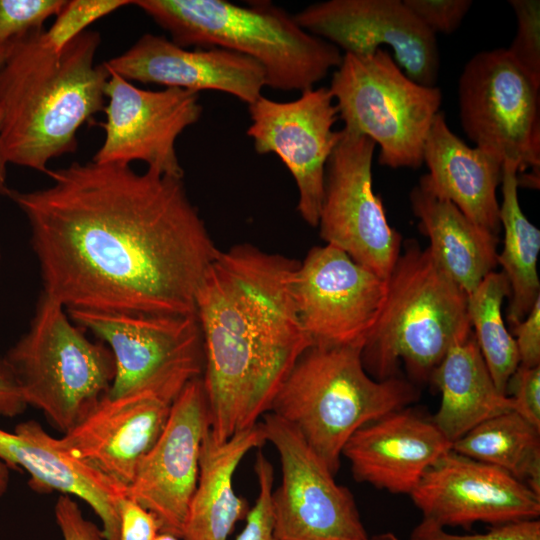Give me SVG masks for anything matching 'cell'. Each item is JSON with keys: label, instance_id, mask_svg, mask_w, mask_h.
<instances>
[{"label": "cell", "instance_id": "1", "mask_svg": "<svg viewBox=\"0 0 540 540\" xmlns=\"http://www.w3.org/2000/svg\"><path fill=\"white\" fill-rule=\"evenodd\" d=\"M47 175L46 188L8 193L28 220L42 293L66 310L196 315L220 250L183 178L93 161Z\"/></svg>", "mask_w": 540, "mask_h": 540}, {"label": "cell", "instance_id": "2", "mask_svg": "<svg viewBox=\"0 0 540 540\" xmlns=\"http://www.w3.org/2000/svg\"><path fill=\"white\" fill-rule=\"evenodd\" d=\"M295 260L253 245L220 251L196 294L210 432L217 442L256 423L312 342L289 291Z\"/></svg>", "mask_w": 540, "mask_h": 540}, {"label": "cell", "instance_id": "3", "mask_svg": "<svg viewBox=\"0 0 540 540\" xmlns=\"http://www.w3.org/2000/svg\"><path fill=\"white\" fill-rule=\"evenodd\" d=\"M43 30L15 41L0 69V147L7 163L47 174L77 150V131L105 107L110 72L95 64L100 34L85 30L61 49Z\"/></svg>", "mask_w": 540, "mask_h": 540}, {"label": "cell", "instance_id": "4", "mask_svg": "<svg viewBox=\"0 0 540 540\" xmlns=\"http://www.w3.org/2000/svg\"><path fill=\"white\" fill-rule=\"evenodd\" d=\"M175 44L222 48L258 62L266 86L281 91L314 88L343 54L332 43L304 30L270 2L247 6L225 0H137Z\"/></svg>", "mask_w": 540, "mask_h": 540}, {"label": "cell", "instance_id": "5", "mask_svg": "<svg viewBox=\"0 0 540 540\" xmlns=\"http://www.w3.org/2000/svg\"><path fill=\"white\" fill-rule=\"evenodd\" d=\"M360 346H316L298 358L270 411L290 424L332 474L348 439L364 425L418 399L415 385L397 377L376 380Z\"/></svg>", "mask_w": 540, "mask_h": 540}, {"label": "cell", "instance_id": "6", "mask_svg": "<svg viewBox=\"0 0 540 540\" xmlns=\"http://www.w3.org/2000/svg\"><path fill=\"white\" fill-rule=\"evenodd\" d=\"M472 333L467 294L436 264L428 249L406 242L388 279L381 315L362 349L376 380L397 377L400 363L429 381L449 349Z\"/></svg>", "mask_w": 540, "mask_h": 540}, {"label": "cell", "instance_id": "7", "mask_svg": "<svg viewBox=\"0 0 540 540\" xmlns=\"http://www.w3.org/2000/svg\"><path fill=\"white\" fill-rule=\"evenodd\" d=\"M66 309L41 294L29 330L4 356L25 403L64 434L107 394L115 376L112 352L92 342Z\"/></svg>", "mask_w": 540, "mask_h": 540}, {"label": "cell", "instance_id": "8", "mask_svg": "<svg viewBox=\"0 0 540 540\" xmlns=\"http://www.w3.org/2000/svg\"><path fill=\"white\" fill-rule=\"evenodd\" d=\"M329 90L343 129L378 144L379 164L418 168L442 93L411 80L382 48L370 55L343 53Z\"/></svg>", "mask_w": 540, "mask_h": 540}, {"label": "cell", "instance_id": "9", "mask_svg": "<svg viewBox=\"0 0 540 540\" xmlns=\"http://www.w3.org/2000/svg\"><path fill=\"white\" fill-rule=\"evenodd\" d=\"M77 326L107 345L115 376L107 395L152 391L174 402L204 369L196 315H160L84 309L66 310Z\"/></svg>", "mask_w": 540, "mask_h": 540}, {"label": "cell", "instance_id": "10", "mask_svg": "<svg viewBox=\"0 0 540 540\" xmlns=\"http://www.w3.org/2000/svg\"><path fill=\"white\" fill-rule=\"evenodd\" d=\"M458 98L462 128L476 147L518 173L531 169L524 181L539 187L540 85L506 49L481 51L464 66Z\"/></svg>", "mask_w": 540, "mask_h": 540}, {"label": "cell", "instance_id": "11", "mask_svg": "<svg viewBox=\"0 0 540 540\" xmlns=\"http://www.w3.org/2000/svg\"><path fill=\"white\" fill-rule=\"evenodd\" d=\"M375 146L367 136L341 130L326 165L317 227L326 244L387 280L401 253L402 238L373 192Z\"/></svg>", "mask_w": 540, "mask_h": 540}, {"label": "cell", "instance_id": "12", "mask_svg": "<svg viewBox=\"0 0 540 540\" xmlns=\"http://www.w3.org/2000/svg\"><path fill=\"white\" fill-rule=\"evenodd\" d=\"M261 423L281 462V484L272 492L276 540H366L352 493L296 429L271 412Z\"/></svg>", "mask_w": 540, "mask_h": 540}, {"label": "cell", "instance_id": "13", "mask_svg": "<svg viewBox=\"0 0 540 540\" xmlns=\"http://www.w3.org/2000/svg\"><path fill=\"white\" fill-rule=\"evenodd\" d=\"M289 291L312 345L363 348L384 307L387 280L326 244L298 263Z\"/></svg>", "mask_w": 540, "mask_h": 540}, {"label": "cell", "instance_id": "14", "mask_svg": "<svg viewBox=\"0 0 540 540\" xmlns=\"http://www.w3.org/2000/svg\"><path fill=\"white\" fill-rule=\"evenodd\" d=\"M248 108L251 124L246 133L255 151L282 160L298 188L300 216L317 227L326 165L341 137V130L333 129L339 117L329 88L307 89L286 102L261 95Z\"/></svg>", "mask_w": 540, "mask_h": 540}, {"label": "cell", "instance_id": "15", "mask_svg": "<svg viewBox=\"0 0 540 540\" xmlns=\"http://www.w3.org/2000/svg\"><path fill=\"white\" fill-rule=\"evenodd\" d=\"M109 72L105 86L108 104L103 109L106 121L99 123L105 139L92 161L129 165L141 160L148 168L183 178L175 143L201 117L199 94L173 87L141 89Z\"/></svg>", "mask_w": 540, "mask_h": 540}, {"label": "cell", "instance_id": "16", "mask_svg": "<svg viewBox=\"0 0 540 540\" xmlns=\"http://www.w3.org/2000/svg\"><path fill=\"white\" fill-rule=\"evenodd\" d=\"M293 16L304 30L344 53L370 55L388 46L411 80L436 86L440 68L436 35L402 0H329Z\"/></svg>", "mask_w": 540, "mask_h": 540}, {"label": "cell", "instance_id": "17", "mask_svg": "<svg viewBox=\"0 0 540 540\" xmlns=\"http://www.w3.org/2000/svg\"><path fill=\"white\" fill-rule=\"evenodd\" d=\"M210 412L202 377L190 381L172 404L167 423L140 461L127 496L154 514L160 532L183 536L199 477Z\"/></svg>", "mask_w": 540, "mask_h": 540}, {"label": "cell", "instance_id": "18", "mask_svg": "<svg viewBox=\"0 0 540 540\" xmlns=\"http://www.w3.org/2000/svg\"><path fill=\"white\" fill-rule=\"evenodd\" d=\"M414 505L442 527L475 523L497 526L539 519L540 495L506 471L452 449L423 475L409 495Z\"/></svg>", "mask_w": 540, "mask_h": 540}, {"label": "cell", "instance_id": "19", "mask_svg": "<svg viewBox=\"0 0 540 540\" xmlns=\"http://www.w3.org/2000/svg\"><path fill=\"white\" fill-rule=\"evenodd\" d=\"M172 404L152 391L118 397L105 394L58 442L69 454L127 489L140 461L160 437Z\"/></svg>", "mask_w": 540, "mask_h": 540}, {"label": "cell", "instance_id": "20", "mask_svg": "<svg viewBox=\"0 0 540 540\" xmlns=\"http://www.w3.org/2000/svg\"><path fill=\"white\" fill-rule=\"evenodd\" d=\"M104 65L126 80L196 93L220 91L248 105L262 95L266 86L263 67L248 56L216 47L189 50L150 33Z\"/></svg>", "mask_w": 540, "mask_h": 540}, {"label": "cell", "instance_id": "21", "mask_svg": "<svg viewBox=\"0 0 540 540\" xmlns=\"http://www.w3.org/2000/svg\"><path fill=\"white\" fill-rule=\"evenodd\" d=\"M452 443L436 425L403 408L359 428L342 455L357 482L393 494H408Z\"/></svg>", "mask_w": 540, "mask_h": 540}, {"label": "cell", "instance_id": "22", "mask_svg": "<svg viewBox=\"0 0 540 540\" xmlns=\"http://www.w3.org/2000/svg\"><path fill=\"white\" fill-rule=\"evenodd\" d=\"M0 460L25 470L37 492L59 491L85 501L102 521L105 539L118 540L119 506L127 489L69 454L38 422H22L14 432L0 428Z\"/></svg>", "mask_w": 540, "mask_h": 540}, {"label": "cell", "instance_id": "23", "mask_svg": "<svg viewBox=\"0 0 540 540\" xmlns=\"http://www.w3.org/2000/svg\"><path fill=\"white\" fill-rule=\"evenodd\" d=\"M423 163L429 173L420 178L421 185L498 236L501 224L496 189L503 167L499 158L468 146L451 131L444 113L439 111L424 143Z\"/></svg>", "mask_w": 540, "mask_h": 540}, {"label": "cell", "instance_id": "24", "mask_svg": "<svg viewBox=\"0 0 540 540\" xmlns=\"http://www.w3.org/2000/svg\"><path fill=\"white\" fill-rule=\"evenodd\" d=\"M261 422L217 442L208 430L202 443L199 477L184 524L183 540H227L250 508L233 488V476L244 456L266 443Z\"/></svg>", "mask_w": 540, "mask_h": 540}, {"label": "cell", "instance_id": "25", "mask_svg": "<svg viewBox=\"0 0 540 540\" xmlns=\"http://www.w3.org/2000/svg\"><path fill=\"white\" fill-rule=\"evenodd\" d=\"M420 231L436 264L468 295L497 263L498 236L465 216L453 203L420 183L410 192Z\"/></svg>", "mask_w": 540, "mask_h": 540}, {"label": "cell", "instance_id": "26", "mask_svg": "<svg viewBox=\"0 0 540 540\" xmlns=\"http://www.w3.org/2000/svg\"><path fill=\"white\" fill-rule=\"evenodd\" d=\"M429 381L441 393L432 422L451 443L481 422L513 411V401L497 389L473 331L449 349Z\"/></svg>", "mask_w": 540, "mask_h": 540}, {"label": "cell", "instance_id": "27", "mask_svg": "<svg viewBox=\"0 0 540 540\" xmlns=\"http://www.w3.org/2000/svg\"><path fill=\"white\" fill-rule=\"evenodd\" d=\"M502 203L500 224L504 229V246L497 256L509 287L508 322L521 321L540 299L537 260L540 230L523 213L518 199V168L504 162L502 167Z\"/></svg>", "mask_w": 540, "mask_h": 540}, {"label": "cell", "instance_id": "28", "mask_svg": "<svg viewBox=\"0 0 540 540\" xmlns=\"http://www.w3.org/2000/svg\"><path fill=\"white\" fill-rule=\"evenodd\" d=\"M451 449L506 471L540 495V429L517 412L481 422Z\"/></svg>", "mask_w": 540, "mask_h": 540}, {"label": "cell", "instance_id": "29", "mask_svg": "<svg viewBox=\"0 0 540 540\" xmlns=\"http://www.w3.org/2000/svg\"><path fill=\"white\" fill-rule=\"evenodd\" d=\"M509 294L506 276L502 271H493L467 295V312L473 334L491 377L503 394H506L507 383L519 366L515 339L502 316V305Z\"/></svg>", "mask_w": 540, "mask_h": 540}, {"label": "cell", "instance_id": "30", "mask_svg": "<svg viewBox=\"0 0 540 540\" xmlns=\"http://www.w3.org/2000/svg\"><path fill=\"white\" fill-rule=\"evenodd\" d=\"M516 19V35L506 50L513 60L540 85V1L510 0Z\"/></svg>", "mask_w": 540, "mask_h": 540}, {"label": "cell", "instance_id": "31", "mask_svg": "<svg viewBox=\"0 0 540 540\" xmlns=\"http://www.w3.org/2000/svg\"><path fill=\"white\" fill-rule=\"evenodd\" d=\"M132 4L125 0H72L66 1L64 7L56 15L50 29L43 32L45 39L55 49H61L74 37L84 32L92 22L119 9Z\"/></svg>", "mask_w": 540, "mask_h": 540}, {"label": "cell", "instance_id": "32", "mask_svg": "<svg viewBox=\"0 0 540 540\" xmlns=\"http://www.w3.org/2000/svg\"><path fill=\"white\" fill-rule=\"evenodd\" d=\"M66 0H0V43L41 31L43 23L57 15Z\"/></svg>", "mask_w": 540, "mask_h": 540}, {"label": "cell", "instance_id": "33", "mask_svg": "<svg viewBox=\"0 0 540 540\" xmlns=\"http://www.w3.org/2000/svg\"><path fill=\"white\" fill-rule=\"evenodd\" d=\"M254 470L259 485L258 497L236 540H276L272 510L274 469L261 451L257 453Z\"/></svg>", "mask_w": 540, "mask_h": 540}, {"label": "cell", "instance_id": "34", "mask_svg": "<svg viewBox=\"0 0 540 540\" xmlns=\"http://www.w3.org/2000/svg\"><path fill=\"white\" fill-rule=\"evenodd\" d=\"M409 540H540V520L530 519L492 526L485 533L453 534L444 527L422 519Z\"/></svg>", "mask_w": 540, "mask_h": 540}, {"label": "cell", "instance_id": "35", "mask_svg": "<svg viewBox=\"0 0 540 540\" xmlns=\"http://www.w3.org/2000/svg\"><path fill=\"white\" fill-rule=\"evenodd\" d=\"M407 8L434 35L458 29L472 6L471 0H403Z\"/></svg>", "mask_w": 540, "mask_h": 540}, {"label": "cell", "instance_id": "36", "mask_svg": "<svg viewBox=\"0 0 540 540\" xmlns=\"http://www.w3.org/2000/svg\"><path fill=\"white\" fill-rule=\"evenodd\" d=\"M508 393L513 411L540 429V365H519L507 383Z\"/></svg>", "mask_w": 540, "mask_h": 540}, {"label": "cell", "instance_id": "37", "mask_svg": "<svg viewBox=\"0 0 540 540\" xmlns=\"http://www.w3.org/2000/svg\"><path fill=\"white\" fill-rule=\"evenodd\" d=\"M55 518L64 540H106L103 531L87 520L69 495L61 494L55 504Z\"/></svg>", "mask_w": 540, "mask_h": 540}, {"label": "cell", "instance_id": "38", "mask_svg": "<svg viewBox=\"0 0 540 540\" xmlns=\"http://www.w3.org/2000/svg\"><path fill=\"white\" fill-rule=\"evenodd\" d=\"M118 540H155L160 525L153 513L126 496L119 506Z\"/></svg>", "mask_w": 540, "mask_h": 540}, {"label": "cell", "instance_id": "39", "mask_svg": "<svg viewBox=\"0 0 540 540\" xmlns=\"http://www.w3.org/2000/svg\"><path fill=\"white\" fill-rule=\"evenodd\" d=\"M513 335L519 355V365H540V299L524 319L513 324Z\"/></svg>", "mask_w": 540, "mask_h": 540}, {"label": "cell", "instance_id": "40", "mask_svg": "<svg viewBox=\"0 0 540 540\" xmlns=\"http://www.w3.org/2000/svg\"><path fill=\"white\" fill-rule=\"evenodd\" d=\"M27 407L12 369L0 358V416L15 417Z\"/></svg>", "mask_w": 540, "mask_h": 540}, {"label": "cell", "instance_id": "41", "mask_svg": "<svg viewBox=\"0 0 540 540\" xmlns=\"http://www.w3.org/2000/svg\"><path fill=\"white\" fill-rule=\"evenodd\" d=\"M0 134H1V114H0ZM6 165L7 162L3 157L0 147V196H8L10 189L6 183Z\"/></svg>", "mask_w": 540, "mask_h": 540}, {"label": "cell", "instance_id": "42", "mask_svg": "<svg viewBox=\"0 0 540 540\" xmlns=\"http://www.w3.org/2000/svg\"><path fill=\"white\" fill-rule=\"evenodd\" d=\"M9 483V467L0 460V497L6 492Z\"/></svg>", "mask_w": 540, "mask_h": 540}, {"label": "cell", "instance_id": "43", "mask_svg": "<svg viewBox=\"0 0 540 540\" xmlns=\"http://www.w3.org/2000/svg\"><path fill=\"white\" fill-rule=\"evenodd\" d=\"M15 41L16 40L11 41V42H7V43H0V69L5 64L7 59L9 58V56H10L12 50H13Z\"/></svg>", "mask_w": 540, "mask_h": 540}, {"label": "cell", "instance_id": "44", "mask_svg": "<svg viewBox=\"0 0 540 540\" xmlns=\"http://www.w3.org/2000/svg\"><path fill=\"white\" fill-rule=\"evenodd\" d=\"M366 540H399V538L393 532L387 531L369 536Z\"/></svg>", "mask_w": 540, "mask_h": 540}, {"label": "cell", "instance_id": "45", "mask_svg": "<svg viewBox=\"0 0 540 540\" xmlns=\"http://www.w3.org/2000/svg\"><path fill=\"white\" fill-rule=\"evenodd\" d=\"M155 540H180V538L169 533L160 532Z\"/></svg>", "mask_w": 540, "mask_h": 540}, {"label": "cell", "instance_id": "46", "mask_svg": "<svg viewBox=\"0 0 540 540\" xmlns=\"http://www.w3.org/2000/svg\"><path fill=\"white\" fill-rule=\"evenodd\" d=\"M0 258H1V251H0Z\"/></svg>", "mask_w": 540, "mask_h": 540}]
</instances>
